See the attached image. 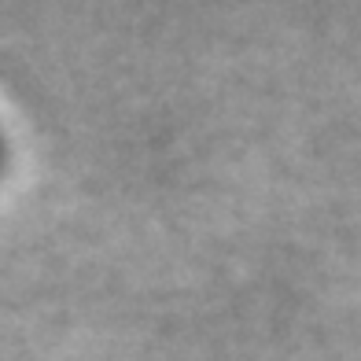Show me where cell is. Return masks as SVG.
Listing matches in <instances>:
<instances>
[{
    "instance_id": "obj_1",
    "label": "cell",
    "mask_w": 361,
    "mask_h": 361,
    "mask_svg": "<svg viewBox=\"0 0 361 361\" xmlns=\"http://www.w3.org/2000/svg\"><path fill=\"white\" fill-rule=\"evenodd\" d=\"M0 159H4V137H0Z\"/></svg>"
}]
</instances>
